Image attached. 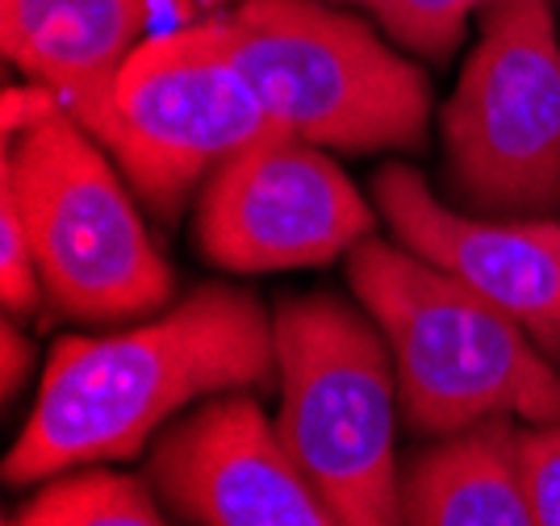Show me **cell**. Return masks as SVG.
Masks as SVG:
<instances>
[{
	"label": "cell",
	"mask_w": 560,
	"mask_h": 526,
	"mask_svg": "<svg viewBox=\"0 0 560 526\" xmlns=\"http://www.w3.org/2000/svg\"><path fill=\"white\" fill-rule=\"evenodd\" d=\"M272 385L277 322L264 301L222 280L197 284L130 330L55 339L38 401L4 456V484L130 459L188 406Z\"/></svg>",
	"instance_id": "6da1fadb"
},
{
	"label": "cell",
	"mask_w": 560,
	"mask_h": 526,
	"mask_svg": "<svg viewBox=\"0 0 560 526\" xmlns=\"http://www.w3.org/2000/svg\"><path fill=\"white\" fill-rule=\"evenodd\" d=\"M348 284L394 351L401 418L419 439L490 418L560 422V367L498 305L401 243L364 238Z\"/></svg>",
	"instance_id": "7a4b0ae2"
},
{
	"label": "cell",
	"mask_w": 560,
	"mask_h": 526,
	"mask_svg": "<svg viewBox=\"0 0 560 526\" xmlns=\"http://www.w3.org/2000/svg\"><path fill=\"white\" fill-rule=\"evenodd\" d=\"M192 25L284 135L348 155L422 147L427 71L330 0H238Z\"/></svg>",
	"instance_id": "3957f363"
},
{
	"label": "cell",
	"mask_w": 560,
	"mask_h": 526,
	"mask_svg": "<svg viewBox=\"0 0 560 526\" xmlns=\"http://www.w3.org/2000/svg\"><path fill=\"white\" fill-rule=\"evenodd\" d=\"M277 435L343 526H406L397 372L381 326L335 293L277 305Z\"/></svg>",
	"instance_id": "277c9868"
},
{
	"label": "cell",
	"mask_w": 560,
	"mask_h": 526,
	"mask_svg": "<svg viewBox=\"0 0 560 526\" xmlns=\"http://www.w3.org/2000/svg\"><path fill=\"white\" fill-rule=\"evenodd\" d=\"M0 192L22 213L59 318L105 326L172 305L176 272L151 243L117 163L63 109L4 138Z\"/></svg>",
	"instance_id": "5b68a950"
},
{
	"label": "cell",
	"mask_w": 560,
	"mask_h": 526,
	"mask_svg": "<svg viewBox=\"0 0 560 526\" xmlns=\"http://www.w3.org/2000/svg\"><path fill=\"white\" fill-rule=\"evenodd\" d=\"M447 197L486 218L560 213V38L548 0H493L444 105Z\"/></svg>",
	"instance_id": "8992f818"
},
{
	"label": "cell",
	"mask_w": 560,
	"mask_h": 526,
	"mask_svg": "<svg viewBox=\"0 0 560 526\" xmlns=\"http://www.w3.org/2000/svg\"><path fill=\"white\" fill-rule=\"evenodd\" d=\"M284 135L252 84L197 25L172 30L130 55L114 89L105 151L155 218L176 222L192 188L259 138Z\"/></svg>",
	"instance_id": "52a82bcc"
},
{
	"label": "cell",
	"mask_w": 560,
	"mask_h": 526,
	"mask_svg": "<svg viewBox=\"0 0 560 526\" xmlns=\"http://www.w3.org/2000/svg\"><path fill=\"white\" fill-rule=\"evenodd\" d=\"M376 234L373 206L323 147L272 135L201 184L192 238L222 272L323 268Z\"/></svg>",
	"instance_id": "ba28073f"
},
{
	"label": "cell",
	"mask_w": 560,
	"mask_h": 526,
	"mask_svg": "<svg viewBox=\"0 0 560 526\" xmlns=\"http://www.w3.org/2000/svg\"><path fill=\"white\" fill-rule=\"evenodd\" d=\"M147 484L188 526H343L247 393L176 418L147 456Z\"/></svg>",
	"instance_id": "9c48e42d"
},
{
	"label": "cell",
	"mask_w": 560,
	"mask_h": 526,
	"mask_svg": "<svg viewBox=\"0 0 560 526\" xmlns=\"http://www.w3.org/2000/svg\"><path fill=\"white\" fill-rule=\"evenodd\" d=\"M397 243L514 318L560 367V222L452 209L415 167L389 163L373 180Z\"/></svg>",
	"instance_id": "30bf717a"
},
{
	"label": "cell",
	"mask_w": 560,
	"mask_h": 526,
	"mask_svg": "<svg viewBox=\"0 0 560 526\" xmlns=\"http://www.w3.org/2000/svg\"><path fill=\"white\" fill-rule=\"evenodd\" d=\"M4 59L105 142L114 89L147 43V0H0Z\"/></svg>",
	"instance_id": "8fae6325"
},
{
	"label": "cell",
	"mask_w": 560,
	"mask_h": 526,
	"mask_svg": "<svg viewBox=\"0 0 560 526\" xmlns=\"http://www.w3.org/2000/svg\"><path fill=\"white\" fill-rule=\"evenodd\" d=\"M406 526H536L511 418L431 439L401 468Z\"/></svg>",
	"instance_id": "7c38bea8"
},
{
	"label": "cell",
	"mask_w": 560,
	"mask_h": 526,
	"mask_svg": "<svg viewBox=\"0 0 560 526\" xmlns=\"http://www.w3.org/2000/svg\"><path fill=\"white\" fill-rule=\"evenodd\" d=\"M139 477L75 468L47 481L4 526H172Z\"/></svg>",
	"instance_id": "4fadbf2b"
},
{
	"label": "cell",
	"mask_w": 560,
	"mask_h": 526,
	"mask_svg": "<svg viewBox=\"0 0 560 526\" xmlns=\"http://www.w3.org/2000/svg\"><path fill=\"white\" fill-rule=\"evenodd\" d=\"M355 4L373 17L385 38H394V46L431 63H444L465 43L468 22L481 17L493 0H355Z\"/></svg>",
	"instance_id": "5bb4252c"
},
{
	"label": "cell",
	"mask_w": 560,
	"mask_h": 526,
	"mask_svg": "<svg viewBox=\"0 0 560 526\" xmlns=\"http://www.w3.org/2000/svg\"><path fill=\"white\" fill-rule=\"evenodd\" d=\"M0 301L9 318H30L47 305V289H43L22 213L4 192H0Z\"/></svg>",
	"instance_id": "9a60e30c"
},
{
	"label": "cell",
	"mask_w": 560,
	"mask_h": 526,
	"mask_svg": "<svg viewBox=\"0 0 560 526\" xmlns=\"http://www.w3.org/2000/svg\"><path fill=\"white\" fill-rule=\"evenodd\" d=\"M518 468L536 526H560V422H527L518 431Z\"/></svg>",
	"instance_id": "2e32d148"
},
{
	"label": "cell",
	"mask_w": 560,
	"mask_h": 526,
	"mask_svg": "<svg viewBox=\"0 0 560 526\" xmlns=\"http://www.w3.org/2000/svg\"><path fill=\"white\" fill-rule=\"evenodd\" d=\"M30 372H34V343L4 314V322H0V393H4V401L18 397V389L30 381Z\"/></svg>",
	"instance_id": "e0dca14e"
},
{
	"label": "cell",
	"mask_w": 560,
	"mask_h": 526,
	"mask_svg": "<svg viewBox=\"0 0 560 526\" xmlns=\"http://www.w3.org/2000/svg\"><path fill=\"white\" fill-rule=\"evenodd\" d=\"M197 9H206V13H222V9H231L238 0H192ZM330 4H355V0H330Z\"/></svg>",
	"instance_id": "ac0fdd59"
}]
</instances>
